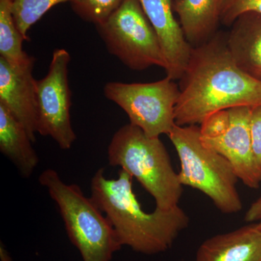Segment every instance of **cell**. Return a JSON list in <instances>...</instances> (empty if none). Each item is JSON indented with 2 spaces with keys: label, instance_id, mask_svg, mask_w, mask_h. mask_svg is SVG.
Here are the masks:
<instances>
[{
  "label": "cell",
  "instance_id": "obj_1",
  "mask_svg": "<svg viewBox=\"0 0 261 261\" xmlns=\"http://www.w3.org/2000/svg\"><path fill=\"white\" fill-rule=\"evenodd\" d=\"M179 80L175 108L178 126L200 124L213 113L230 108L261 106V82L235 64L226 45V34L216 32L194 47Z\"/></svg>",
  "mask_w": 261,
  "mask_h": 261
},
{
  "label": "cell",
  "instance_id": "obj_2",
  "mask_svg": "<svg viewBox=\"0 0 261 261\" xmlns=\"http://www.w3.org/2000/svg\"><path fill=\"white\" fill-rule=\"evenodd\" d=\"M132 179L122 169L116 178H107L104 168H99L91 180V198L112 225L122 246L145 255L167 251L188 227L190 218L179 206L146 212L134 192Z\"/></svg>",
  "mask_w": 261,
  "mask_h": 261
},
{
  "label": "cell",
  "instance_id": "obj_3",
  "mask_svg": "<svg viewBox=\"0 0 261 261\" xmlns=\"http://www.w3.org/2000/svg\"><path fill=\"white\" fill-rule=\"evenodd\" d=\"M108 159L111 166H118L140 182L157 208L168 211L178 206L183 186L160 137H149L129 123L113 135Z\"/></svg>",
  "mask_w": 261,
  "mask_h": 261
},
{
  "label": "cell",
  "instance_id": "obj_4",
  "mask_svg": "<svg viewBox=\"0 0 261 261\" xmlns=\"http://www.w3.org/2000/svg\"><path fill=\"white\" fill-rule=\"evenodd\" d=\"M39 182L58 205L70 242L83 261H111L122 245L106 216L76 185L62 180L56 170H44Z\"/></svg>",
  "mask_w": 261,
  "mask_h": 261
},
{
  "label": "cell",
  "instance_id": "obj_5",
  "mask_svg": "<svg viewBox=\"0 0 261 261\" xmlns=\"http://www.w3.org/2000/svg\"><path fill=\"white\" fill-rule=\"evenodd\" d=\"M168 136L179 159L178 176L182 186L205 194L223 214L241 211L243 202L237 189L239 178L224 156L202 143L200 127L176 124Z\"/></svg>",
  "mask_w": 261,
  "mask_h": 261
},
{
  "label": "cell",
  "instance_id": "obj_6",
  "mask_svg": "<svg viewBox=\"0 0 261 261\" xmlns=\"http://www.w3.org/2000/svg\"><path fill=\"white\" fill-rule=\"evenodd\" d=\"M95 27L108 51L130 70L159 66L167 70L159 38L138 0H124L106 21Z\"/></svg>",
  "mask_w": 261,
  "mask_h": 261
},
{
  "label": "cell",
  "instance_id": "obj_7",
  "mask_svg": "<svg viewBox=\"0 0 261 261\" xmlns=\"http://www.w3.org/2000/svg\"><path fill=\"white\" fill-rule=\"evenodd\" d=\"M174 81L166 76L151 83L108 82L104 94L126 113L130 123L148 137L159 138L168 135L176 125L175 108L180 89Z\"/></svg>",
  "mask_w": 261,
  "mask_h": 261
},
{
  "label": "cell",
  "instance_id": "obj_8",
  "mask_svg": "<svg viewBox=\"0 0 261 261\" xmlns=\"http://www.w3.org/2000/svg\"><path fill=\"white\" fill-rule=\"evenodd\" d=\"M69 53L64 49L53 51L47 75L36 80L37 133L50 137L62 149L71 148L75 135L70 109L71 92L68 82Z\"/></svg>",
  "mask_w": 261,
  "mask_h": 261
},
{
  "label": "cell",
  "instance_id": "obj_9",
  "mask_svg": "<svg viewBox=\"0 0 261 261\" xmlns=\"http://www.w3.org/2000/svg\"><path fill=\"white\" fill-rule=\"evenodd\" d=\"M251 107L240 106L228 109L229 126L223 135L202 138V143L224 156L232 166L239 179L251 189L261 185V169L252 152L250 136Z\"/></svg>",
  "mask_w": 261,
  "mask_h": 261
},
{
  "label": "cell",
  "instance_id": "obj_10",
  "mask_svg": "<svg viewBox=\"0 0 261 261\" xmlns=\"http://www.w3.org/2000/svg\"><path fill=\"white\" fill-rule=\"evenodd\" d=\"M35 58L25 64L13 65L0 57V104L24 127L33 142L37 133Z\"/></svg>",
  "mask_w": 261,
  "mask_h": 261
},
{
  "label": "cell",
  "instance_id": "obj_11",
  "mask_svg": "<svg viewBox=\"0 0 261 261\" xmlns=\"http://www.w3.org/2000/svg\"><path fill=\"white\" fill-rule=\"evenodd\" d=\"M157 34L168 63L166 75L180 80L186 70L193 47L173 15L172 0H138Z\"/></svg>",
  "mask_w": 261,
  "mask_h": 261
},
{
  "label": "cell",
  "instance_id": "obj_12",
  "mask_svg": "<svg viewBox=\"0 0 261 261\" xmlns=\"http://www.w3.org/2000/svg\"><path fill=\"white\" fill-rule=\"evenodd\" d=\"M195 261H261V231L247 225L201 244Z\"/></svg>",
  "mask_w": 261,
  "mask_h": 261
},
{
  "label": "cell",
  "instance_id": "obj_13",
  "mask_svg": "<svg viewBox=\"0 0 261 261\" xmlns=\"http://www.w3.org/2000/svg\"><path fill=\"white\" fill-rule=\"evenodd\" d=\"M226 34L228 51L240 70L261 82V14L239 17Z\"/></svg>",
  "mask_w": 261,
  "mask_h": 261
},
{
  "label": "cell",
  "instance_id": "obj_14",
  "mask_svg": "<svg viewBox=\"0 0 261 261\" xmlns=\"http://www.w3.org/2000/svg\"><path fill=\"white\" fill-rule=\"evenodd\" d=\"M173 9L193 47L208 41L221 23V0H173Z\"/></svg>",
  "mask_w": 261,
  "mask_h": 261
},
{
  "label": "cell",
  "instance_id": "obj_15",
  "mask_svg": "<svg viewBox=\"0 0 261 261\" xmlns=\"http://www.w3.org/2000/svg\"><path fill=\"white\" fill-rule=\"evenodd\" d=\"M24 127L0 104V152L18 168L24 178L34 173L39 159Z\"/></svg>",
  "mask_w": 261,
  "mask_h": 261
},
{
  "label": "cell",
  "instance_id": "obj_16",
  "mask_svg": "<svg viewBox=\"0 0 261 261\" xmlns=\"http://www.w3.org/2000/svg\"><path fill=\"white\" fill-rule=\"evenodd\" d=\"M23 41L12 13V0H0V57L13 65L28 63L34 57L23 50Z\"/></svg>",
  "mask_w": 261,
  "mask_h": 261
},
{
  "label": "cell",
  "instance_id": "obj_17",
  "mask_svg": "<svg viewBox=\"0 0 261 261\" xmlns=\"http://www.w3.org/2000/svg\"><path fill=\"white\" fill-rule=\"evenodd\" d=\"M71 0H12V13L25 41L28 32L53 7Z\"/></svg>",
  "mask_w": 261,
  "mask_h": 261
},
{
  "label": "cell",
  "instance_id": "obj_18",
  "mask_svg": "<svg viewBox=\"0 0 261 261\" xmlns=\"http://www.w3.org/2000/svg\"><path fill=\"white\" fill-rule=\"evenodd\" d=\"M124 0H71L72 9L80 18L98 25L106 20Z\"/></svg>",
  "mask_w": 261,
  "mask_h": 261
},
{
  "label": "cell",
  "instance_id": "obj_19",
  "mask_svg": "<svg viewBox=\"0 0 261 261\" xmlns=\"http://www.w3.org/2000/svg\"><path fill=\"white\" fill-rule=\"evenodd\" d=\"M247 13L261 14V0H221L220 22L226 27Z\"/></svg>",
  "mask_w": 261,
  "mask_h": 261
},
{
  "label": "cell",
  "instance_id": "obj_20",
  "mask_svg": "<svg viewBox=\"0 0 261 261\" xmlns=\"http://www.w3.org/2000/svg\"><path fill=\"white\" fill-rule=\"evenodd\" d=\"M229 123L228 109L213 113L200 123L201 137L202 138H215L219 137L227 130Z\"/></svg>",
  "mask_w": 261,
  "mask_h": 261
},
{
  "label": "cell",
  "instance_id": "obj_21",
  "mask_svg": "<svg viewBox=\"0 0 261 261\" xmlns=\"http://www.w3.org/2000/svg\"><path fill=\"white\" fill-rule=\"evenodd\" d=\"M250 136L252 152L257 164L261 169V106L252 108Z\"/></svg>",
  "mask_w": 261,
  "mask_h": 261
},
{
  "label": "cell",
  "instance_id": "obj_22",
  "mask_svg": "<svg viewBox=\"0 0 261 261\" xmlns=\"http://www.w3.org/2000/svg\"><path fill=\"white\" fill-rule=\"evenodd\" d=\"M261 219V196L249 207L245 214V220L247 222H254Z\"/></svg>",
  "mask_w": 261,
  "mask_h": 261
},
{
  "label": "cell",
  "instance_id": "obj_23",
  "mask_svg": "<svg viewBox=\"0 0 261 261\" xmlns=\"http://www.w3.org/2000/svg\"><path fill=\"white\" fill-rule=\"evenodd\" d=\"M0 259H1V261H13L9 252L7 251L3 243H1V245H0Z\"/></svg>",
  "mask_w": 261,
  "mask_h": 261
},
{
  "label": "cell",
  "instance_id": "obj_24",
  "mask_svg": "<svg viewBox=\"0 0 261 261\" xmlns=\"http://www.w3.org/2000/svg\"><path fill=\"white\" fill-rule=\"evenodd\" d=\"M257 224V228H258L259 229H260L261 231V219L260 220V221H259V222L257 223V224Z\"/></svg>",
  "mask_w": 261,
  "mask_h": 261
}]
</instances>
